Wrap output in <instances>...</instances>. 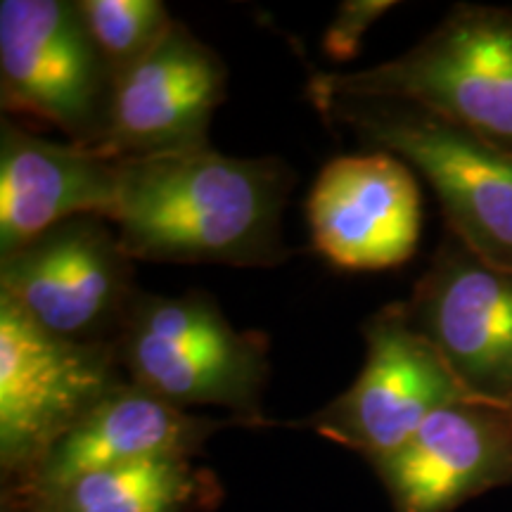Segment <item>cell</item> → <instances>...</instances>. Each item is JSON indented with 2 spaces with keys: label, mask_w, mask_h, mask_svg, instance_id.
<instances>
[{
  "label": "cell",
  "mask_w": 512,
  "mask_h": 512,
  "mask_svg": "<svg viewBox=\"0 0 512 512\" xmlns=\"http://www.w3.org/2000/svg\"><path fill=\"white\" fill-rule=\"evenodd\" d=\"M294 174L283 159L214 147L119 162L110 223L131 259L273 268L290 256L283 209Z\"/></svg>",
  "instance_id": "obj_1"
},
{
  "label": "cell",
  "mask_w": 512,
  "mask_h": 512,
  "mask_svg": "<svg viewBox=\"0 0 512 512\" xmlns=\"http://www.w3.org/2000/svg\"><path fill=\"white\" fill-rule=\"evenodd\" d=\"M128 382L114 344L55 337L0 297V467L5 484L34 470L72 427Z\"/></svg>",
  "instance_id": "obj_5"
},
{
  "label": "cell",
  "mask_w": 512,
  "mask_h": 512,
  "mask_svg": "<svg viewBox=\"0 0 512 512\" xmlns=\"http://www.w3.org/2000/svg\"><path fill=\"white\" fill-rule=\"evenodd\" d=\"M136 292L133 259L100 216L57 223L0 259V297L69 342L114 344Z\"/></svg>",
  "instance_id": "obj_7"
},
{
  "label": "cell",
  "mask_w": 512,
  "mask_h": 512,
  "mask_svg": "<svg viewBox=\"0 0 512 512\" xmlns=\"http://www.w3.org/2000/svg\"><path fill=\"white\" fill-rule=\"evenodd\" d=\"M363 337L368 354L361 375L309 425L325 439L363 453L373 465L406 444L439 408L475 396L408 323L401 302L370 316Z\"/></svg>",
  "instance_id": "obj_8"
},
{
  "label": "cell",
  "mask_w": 512,
  "mask_h": 512,
  "mask_svg": "<svg viewBox=\"0 0 512 512\" xmlns=\"http://www.w3.org/2000/svg\"><path fill=\"white\" fill-rule=\"evenodd\" d=\"M128 382L176 408L221 406L235 422L264 425L268 337L238 330L207 292H136L114 339Z\"/></svg>",
  "instance_id": "obj_3"
},
{
  "label": "cell",
  "mask_w": 512,
  "mask_h": 512,
  "mask_svg": "<svg viewBox=\"0 0 512 512\" xmlns=\"http://www.w3.org/2000/svg\"><path fill=\"white\" fill-rule=\"evenodd\" d=\"M223 420L190 415L159 396L124 382L72 427L34 470L10 484V498L55 494L83 475L155 458H190Z\"/></svg>",
  "instance_id": "obj_13"
},
{
  "label": "cell",
  "mask_w": 512,
  "mask_h": 512,
  "mask_svg": "<svg viewBox=\"0 0 512 512\" xmlns=\"http://www.w3.org/2000/svg\"><path fill=\"white\" fill-rule=\"evenodd\" d=\"M114 76L69 0L0 3L3 112L60 128L98 150L110 126Z\"/></svg>",
  "instance_id": "obj_6"
},
{
  "label": "cell",
  "mask_w": 512,
  "mask_h": 512,
  "mask_svg": "<svg viewBox=\"0 0 512 512\" xmlns=\"http://www.w3.org/2000/svg\"><path fill=\"white\" fill-rule=\"evenodd\" d=\"M309 98L330 126L347 128L425 176L448 233L491 264L512 268V152L406 98L316 83H309Z\"/></svg>",
  "instance_id": "obj_2"
},
{
  "label": "cell",
  "mask_w": 512,
  "mask_h": 512,
  "mask_svg": "<svg viewBox=\"0 0 512 512\" xmlns=\"http://www.w3.org/2000/svg\"><path fill=\"white\" fill-rule=\"evenodd\" d=\"M119 162L91 147L53 143L29 128L0 126V259L74 216L110 221Z\"/></svg>",
  "instance_id": "obj_14"
},
{
  "label": "cell",
  "mask_w": 512,
  "mask_h": 512,
  "mask_svg": "<svg viewBox=\"0 0 512 512\" xmlns=\"http://www.w3.org/2000/svg\"><path fill=\"white\" fill-rule=\"evenodd\" d=\"M311 245L342 271L406 264L420 240V188L392 152L344 155L323 166L306 202Z\"/></svg>",
  "instance_id": "obj_11"
},
{
  "label": "cell",
  "mask_w": 512,
  "mask_h": 512,
  "mask_svg": "<svg viewBox=\"0 0 512 512\" xmlns=\"http://www.w3.org/2000/svg\"><path fill=\"white\" fill-rule=\"evenodd\" d=\"M309 83L413 100L512 152V8L456 5L394 60L361 72H316Z\"/></svg>",
  "instance_id": "obj_4"
},
{
  "label": "cell",
  "mask_w": 512,
  "mask_h": 512,
  "mask_svg": "<svg viewBox=\"0 0 512 512\" xmlns=\"http://www.w3.org/2000/svg\"><path fill=\"white\" fill-rule=\"evenodd\" d=\"M76 8L114 83L136 69L178 22L159 0H79Z\"/></svg>",
  "instance_id": "obj_16"
},
{
  "label": "cell",
  "mask_w": 512,
  "mask_h": 512,
  "mask_svg": "<svg viewBox=\"0 0 512 512\" xmlns=\"http://www.w3.org/2000/svg\"><path fill=\"white\" fill-rule=\"evenodd\" d=\"M401 304L467 392L512 408V268L482 259L446 230Z\"/></svg>",
  "instance_id": "obj_9"
},
{
  "label": "cell",
  "mask_w": 512,
  "mask_h": 512,
  "mask_svg": "<svg viewBox=\"0 0 512 512\" xmlns=\"http://www.w3.org/2000/svg\"><path fill=\"white\" fill-rule=\"evenodd\" d=\"M373 467L394 512H456L512 484V408L482 399L439 408Z\"/></svg>",
  "instance_id": "obj_12"
},
{
  "label": "cell",
  "mask_w": 512,
  "mask_h": 512,
  "mask_svg": "<svg viewBox=\"0 0 512 512\" xmlns=\"http://www.w3.org/2000/svg\"><path fill=\"white\" fill-rule=\"evenodd\" d=\"M221 486L190 458H155L91 472L55 494L8 501L12 512H200Z\"/></svg>",
  "instance_id": "obj_15"
},
{
  "label": "cell",
  "mask_w": 512,
  "mask_h": 512,
  "mask_svg": "<svg viewBox=\"0 0 512 512\" xmlns=\"http://www.w3.org/2000/svg\"><path fill=\"white\" fill-rule=\"evenodd\" d=\"M396 3L392 0H344L339 5L335 19L325 29L323 50L325 55L337 62H349L358 55L361 38L384 12H389Z\"/></svg>",
  "instance_id": "obj_17"
},
{
  "label": "cell",
  "mask_w": 512,
  "mask_h": 512,
  "mask_svg": "<svg viewBox=\"0 0 512 512\" xmlns=\"http://www.w3.org/2000/svg\"><path fill=\"white\" fill-rule=\"evenodd\" d=\"M221 55L176 22L159 46L117 81L107 136L95 152L133 162L209 147V124L226 100Z\"/></svg>",
  "instance_id": "obj_10"
}]
</instances>
